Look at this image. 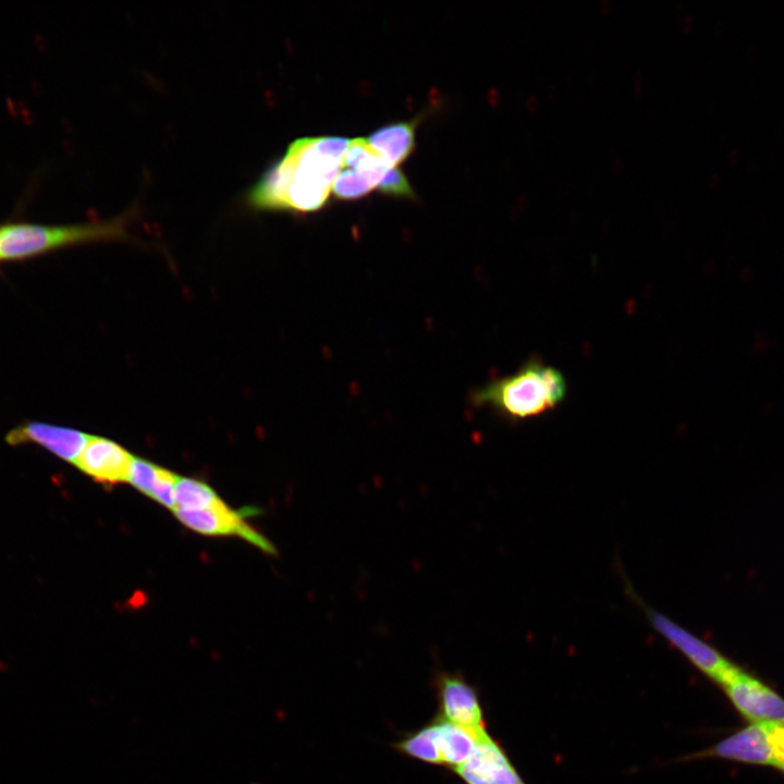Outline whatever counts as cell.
I'll list each match as a JSON object with an SVG mask.
<instances>
[{
    "label": "cell",
    "instance_id": "obj_5",
    "mask_svg": "<svg viewBox=\"0 0 784 784\" xmlns=\"http://www.w3.org/2000/svg\"><path fill=\"white\" fill-rule=\"evenodd\" d=\"M433 687L439 718L471 732L487 731L478 694L460 672H437Z\"/></svg>",
    "mask_w": 784,
    "mask_h": 784
},
{
    "label": "cell",
    "instance_id": "obj_8",
    "mask_svg": "<svg viewBox=\"0 0 784 784\" xmlns=\"http://www.w3.org/2000/svg\"><path fill=\"white\" fill-rule=\"evenodd\" d=\"M452 772L465 784H525L488 732L480 737L471 756Z\"/></svg>",
    "mask_w": 784,
    "mask_h": 784
},
{
    "label": "cell",
    "instance_id": "obj_10",
    "mask_svg": "<svg viewBox=\"0 0 784 784\" xmlns=\"http://www.w3.org/2000/svg\"><path fill=\"white\" fill-rule=\"evenodd\" d=\"M133 458L119 443L90 436L74 465L97 482L113 486L127 481Z\"/></svg>",
    "mask_w": 784,
    "mask_h": 784
},
{
    "label": "cell",
    "instance_id": "obj_11",
    "mask_svg": "<svg viewBox=\"0 0 784 784\" xmlns=\"http://www.w3.org/2000/svg\"><path fill=\"white\" fill-rule=\"evenodd\" d=\"M89 437L76 429L30 421L9 431L5 440L10 445L37 444L59 458L75 464Z\"/></svg>",
    "mask_w": 784,
    "mask_h": 784
},
{
    "label": "cell",
    "instance_id": "obj_2",
    "mask_svg": "<svg viewBox=\"0 0 784 784\" xmlns=\"http://www.w3.org/2000/svg\"><path fill=\"white\" fill-rule=\"evenodd\" d=\"M567 383L555 367L530 359L509 376L490 381L470 397L477 407L489 408L516 421L555 409L566 397Z\"/></svg>",
    "mask_w": 784,
    "mask_h": 784
},
{
    "label": "cell",
    "instance_id": "obj_3",
    "mask_svg": "<svg viewBox=\"0 0 784 784\" xmlns=\"http://www.w3.org/2000/svg\"><path fill=\"white\" fill-rule=\"evenodd\" d=\"M127 218L72 225H3L0 228V259L21 260L82 243L125 238L128 236Z\"/></svg>",
    "mask_w": 784,
    "mask_h": 784
},
{
    "label": "cell",
    "instance_id": "obj_7",
    "mask_svg": "<svg viewBox=\"0 0 784 784\" xmlns=\"http://www.w3.org/2000/svg\"><path fill=\"white\" fill-rule=\"evenodd\" d=\"M646 612L656 630L677 648L699 671L719 685L735 666L716 649L670 621L663 614L649 608H646Z\"/></svg>",
    "mask_w": 784,
    "mask_h": 784
},
{
    "label": "cell",
    "instance_id": "obj_1",
    "mask_svg": "<svg viewBox=\"0 0 784 784\" xmlns=\"http://www.w3.org/2000/svg\"><path fill=\"white\" fill-rule=\"evenodd\" d=\"M350 139L302 137L250 186L247 205L258 211L307 213L321 209L343 164Z\"/></svg>",
    "mask_w": 784,
    "mask_h": 784
},
{
    "label": "cell",
    "instance_id": "obj_17",
    "mask_svg": "<svg viewBox=\"0 0 784 784\" xmlns=\"http://www.w3.org/2000/svg\"><path fill=\"white\" fill-rule=\"evenodd\" d=\"M383 194L412 197L414 192L406 176L397 168H391L378 186Z\"/></svg>",
    "mask_w": 784,
    "mask_h": 784
},
{
    "label": "cell",
    "instance_id": "obj_14",
    "mask_svg": "<svg viewBox=\"0 0 784 784\" xmlns=\"http://www.w3.org/2000/svg\"><path fill=\"white\" fill-rule=\"evenodd\" d=\"M393 747L406 757L441 765L438 750V731L434 719L422 727L405 734L393 744Z\"/></svg>",
    "mask_w": 784,
    "mask_h": 784
},
{
    "label": "cell",
    "instance_id": "obj_16",
    "mask_svg": "<svg viewBox=\"0 0 784 784\" xmlns=\"http://www.w3.org/2000/svg\"><path fill=\"white\" fill-rule=\"evenodd\" d=\"M163 468L143 458H133L128 479L135 489L151 498V494L160 479Z\"/></svg>",
    "mask_w": 784,
    "mask_h": 784
},
{
    "label": "cell",
    "instance_id": "obj_18",
    "mask_svg": "<svg viewBox=\"0 0 784 784\" xmlns=\"http://www.w3.org/2000/svg\"><path fill=\"white\" fill-rule=\"evenodd\" d=\"M768 730L775 768L784 772V722H768Z\"/></svg>",
    "mask_w": 784,
    "mask_h": 784
},
{
    "label": "cell",
    "instance_id": "obj_4",
    "mask_svg": "<svg viewBox=\"0 0 784 784\" xmlns=\"http://www.w3.org/2000/svg\"><path fill=\"white\" fill-rule=\"evenodd\" d=\"M734 707L751 723L784 722V699L735 665L720 683Z\"/></svg>",
    "mask_w": 784,
    "mask_h": 784
},
{
    "label": "cell",
    "instance_id": "obj_13",
    "mask_svg": "<svg viewBox=\"0 0 784 784\" xmlns=\"http://www.w3.org/2000/svg\"><path fill=\"white\" fill-rule=\"evenodd\" d=\"M367 140L393 167L404 161L415 143V123L397 122L375 131Z\"/></svg>",
    "mask_w": 784,
    "mask_h": 784
},
{
    "label": "cell",
    "instance_id": "obj_9",
    "mask_svg": "<svg viewBox=\"0 0 784 784\" xmlns=\"http://www.w3.org/2000/svg\"><path fill=\"white\" fill-rule=\"evenodd\" d=\"M394 168L373 147H362L344 162L334 180L333 194L341 199H356L378 187L388 171Z\"/></svg>",
    "mask_w": 784,
    "mask_h": 784
},
{
    "label": "cell",
    "instance_id": "obj_6",
    "mask_svg": "<svg viewBox=\"0 0 784 784\" xmlns=\"http://www.w3.org/2000/svg\"><path fill=\"white\" fill-rule=\"evenodd\" d=\"M175 517L187 528L208 536H236L268 554H277L274 546L221 499L210 507L197 511L173 510Z\"/></svg>",
    "mask_w": 784,
    "mask_h": 784
},
{
    "label": "cell",
    "instance_id": "obj_12",
    "mask_svg": "<svg viewBox=\"0 0 784 784\" xmlns=\"http://www.w3.org/2000/svg\"><path fill=\"white\" fill-rule=\"evenodd\" d=\"M698 756H715L746 763L775 767L768 722L751 723Z\"/></svg>",
    "mask_w": 784,
    "mask_h": 784
},
{
    "label": "cell",
    "instance_id": "obj_15",
    "mask_svg": "<svg viewBox=\"0 0 784 784\" xmlns=\"http://www.w3.org/2000/svg\"><path fill=\"white\" fill-rule=\"evenodd\" d=\"M220 500L206 482L177 476L174 487V510L197 511L210 507Z\"/></svg>",
    "mask_w": 784,
    "mask_h": 784
}]
</instances>
